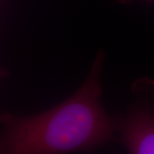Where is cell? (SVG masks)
<instances>
[{"label":"cell","instance_id":"2","mask_svg":"<svg viewBox=\"0 0 154 154\" xmlns=\"http://www.w3.org/2000/svg\"><path fill=\"white\" fill-rule=\"evenodd\" d=\"M122 140L133 154H154V112L136 110L121 124Z\"/></svg>","mask_w":154,"mask_h":154},{"label":"cell","instance_id":"1","mask_svg":"<svg viewBox=\"0 0 154 154\" xmlns=\"http://www.w3.org/2000/svg\"><path fill=\"white\" fill-rule=\"evenodd\" d=\"M99 53L83 85L69 99L38 115L20 117L5 113L0 152L55 154L89 151L110 140L113 118L101 105Z\"/></svg>","mask_w":154,"mask_h":154},{"label":"cell","instance_id":"3","mask_svg":"<svg viewBox=\"0 0 154 154\" xmlns=\"http://www.w3.org/2000/svg\"><path fill=\"white\" fill-rule=\"evenodd\" d=\"M150 1H154V0H150Z\"/></svg>","mask_w":154,"mask_h":154}]
</instances>
